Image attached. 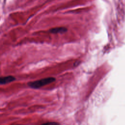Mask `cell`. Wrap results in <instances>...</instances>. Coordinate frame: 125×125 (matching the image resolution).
Returning a JSON list of instances; mask_svg holds the SVG:
<instances>
[{"mask_svg":"<svg viewBox=\"0 0 125 125\" xmlns=\"http://www.w3.org/2000/svg\"><path fill=\"white\" fill-rule=\"evenodd\" d=\"M45 124V125H49V124H58L57 123H45V124Z\"/></svg>","mask_w":125,"mask_h":125,"instance_id":"obj_4","label":"cell"},{"mask_svg":"<svg viewBox=\"0 0 125 125\" xmlns=\"http://www.w3.org/2000/svg\"><path fill=\"white\" fill-rule=\"evenodd\" d=\"M67 31V29L65 27H56L52 28L49 30V32L52 33H64Z\"/></svg>","mask_w":125,"mask_h":125,"instance_id":"obj_3","label":"cell"},{"mask_svg":"<svg viewBox=\"0 0 125 125\" xmlns=\"http://www.w3.org/2000/svg\"><path fill=\"white\" fill-rule=\"evenodd\" d=\"M56 79L54 77H47L35 81L30 82L27 83L29 87L32 88H39L45 85L54 82Z\"/></svg>","mask_w":125,"mask_h":125,"instance_id":"obj_1","label":"cell"},{"mask_svg":"<svg viewBox=\"0 0 125 125\" xmlns=\"http://www.w3.org/2000/svg\"><path fill=\"white\" fill-rule=\"evenodd\" d=\"M15 80L16 78L11 75L0 77V85L10 83Z\"/></svg>","mask_w":125,"mask_h":125,"instance_id":"obj_2","label":"cell"}]
</instances>
